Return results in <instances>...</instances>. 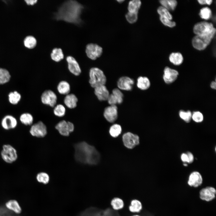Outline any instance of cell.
I'll return each instance as SVG.
<instances>
[{"label": "cell", "instance_id": "cell-7", "mask_svg": "<svg viewBox=\"0 0 216 216\" xmlns=\"http://www.w3.org/2000/svg\"><path fill=\"white\" fill-rule=\"evenodd\" d=\"M215 30L212 23L205 21L196 23L193 28L194 32L196 35L209 34Z\"/></svg>", "mask_w": 216, "mask_h": 216}, {"label": "cell", "instance_id": "cell-2", "mask_svg": "<svg viewBox=\"0 0 216 216\" xmlns=\"http://www.w3.org/2000/svg\"><path fill=\"white\" fill-rule=\"evenodd\" d=\"M74 147V157L77 161L84 164L96 165L100 161V155L94 146L83 141L75 144Z\"/></svg>", "mask_w": 216, "mask_h": 216}, {"label": "cell", "instance_id": "cell-15", "mask_svg": "<svg viewBox=\"0 0 216 216\" xmlns=\"http://www.w3.org/2000/svg\"><path fill=\"white\" fill-rule=\"evenodd\" d=\"M104 116L109 122L112 123L117 119L118 108L116 105H112L106 107L104 112Z\"/></svg>", "mask_w": 216, "mask_h": 216}, {"label": "cell", "instance_id": "cell-43", "mask_svg": "<svg viewBox=\"0 0 216 216\" xmlns=\"http://www.w3.org/2000/svg\"><path fill=\"white\" fill-rule=\"evenodd\" d=\"M127 21L130 23L135 22L138 18V13L128 12L125 15Z\"/></svg>", "mask_w": 216, "mask_h": 216}, {"label": "cell", "instance_id": "cell-8", "mask_svg": "<svg viewBox=\"0 0 216 216\" xmlns=\"http://www.w3.org/2000/svg\"><path fill=\"white\" fill-rule=\"evenodd\" d=\"M29 132L32 136L38 138L43 137L47 133L46 127L42 121H39L31 125Z\"/></svg>", "mask_w": 216, "mask_h": 216}, {"label": "cell", "instance_id": "cell-21", "mask_svg": "<svg viewBox=\"0 0 216 216\" xmlns=\"http://www.w3.org/2000/svg\"><path fill=\"white\" fill-rule=\"evenodd\" d=\"M78 99L77 96L74 93H69L65 96L63 102L65 106L70 109L76 108L77 105Z\"/></svg>", "mask_w": 216, "mask_h": 216}, {"label": "cell", "instance_id": "cell-11", "mask_svg": "<svg viewBox=\"0 0 216 216\" xmlns=\"http://www.w3.org/2000/svg\"><path fill=\"white\" fill-rule=\"evenodd\" d=\"M55 128L62 135L68 136L70 133L74 131V124L70 122L62 120L56 125Z\"/></svg>", "mask_w": 216, "mask_h": 216}, {"label": "cell", "instance_id": "cell-31", "mask_svg": "<svg viewBox=\"0 0 216 216\" xmlns=\"http://www.w3.org/2000/svg\"><path fill=\"white\" fill-rule=\"evenodd\" d=\"M52 59L56 62H60L64 58V55L62 50L60 48L54 49L51 54Z\"/></svg>", "mask_w": 216, "mask_h": 216}, {"label": "cell", "instance_id": "cell-34", "mask_svg": "<svg viewBox=\"0 0 216 216\" xmlns=\"http://www.w3.org/2000/svg\"><path fill=\"white\" fill-rule=\"evenodd\" d=\"M160 3L164 7L169 10H173L176 8L177 2L175 0H161Z\"/></svg>", "mask_w": 216, "mask_h": 216}, {"label": "cell", "instance_id": "cell-47", "mask_svg": "<svg viewBox=\"0 0 216 216\" xmlns=\"http://www.w3.org/2000/svg\"><path fill=\"white\" fill-rule=\"evenodd\" d=\"M186 153L189 159V164H190L193 163L194 161V159L193 154L192 152L189 151H188Z\"/></svg>", "mask_w": 216, "mask_h": 216}, {"label": "cell", "instance_id": "cell-53", "mask_svg": "<svg viewBox=\"0 0 216 216\" xmlns=\"http://www.w3.org/2000/svg\"><path fill=\"white\" fill-rule=\"evenodd\" d=\"M118 2L121 3L123 1H124V0H117V1Z\"/></svg>", "mask_w": 216, "mask_h": 216}, {"label": "cell", "instance_id": "cell-51", "mask_svg": "<svg viewBox=\"0 0 216 216\" xmlns=\"http://www.w3.org/2000/svg\"><path fill=\"white\" fill-rule=\"evenodd\" d=\"M142 216H154L151 213L147 212H145L144 213H143L142 214Z\"/></svg>", "mask_w": 216, "mask_h": 216}, {"label": "cell", "instance_id": "cell-41", "mask_svg": "<svg viewBox=\"0 0 216 216\" xmlns=\"http://www.w3.org/2000/svg\"><path fill=\"white\" fill-rule=\"evenodd\" d=\"M158 14L161 16L170 20L172 19V16L169 11L162 6H159L157 9Z\"/></svg>", "mask_w": 216, "mask_h": 216}, {"label": "cell", "instance_id": "cell-10", "mask_svg": "<svg viewBox=\"0 0 216 216\" xmlns=\"http://www.w3.org/2000/svg\"><path fill=\"white\" fill-rule=\"evenodd\" d=\"M123 144L126 148L132 149L140 143L139 136L130 132L126 133L122 136Z\"/></svg>", "mask_w": 216, "mask_h": 216}, {"label": "cell", "instance_id": "cell-24", "mask_svg": "<svg viewBox=\"0 0 216 216\" xmlns=\"http://www.w3.org/2000/svg\"><path fill=\"white\" fill-rule=\"evenodd\" d=\"M102 211L97 207H91L81 212L78 216H102Z\"/></svg>", "mask_w": 216, "mask_h": 216}, {"label": "cell", "instance_id": "cell-28", "mask_svg": "<svg viewBox=\"0 0 216 216\" xmlns=\"http://www.w3.org/2000/svg\"><path fill=\"white\" fill-rule=\"evenodd\" d=\"M142 206L141 202L137 199H133L130 201L129 206L130 212L134 213H139L142 210Z\"/></svg>", "mask_w": 216, "mask_h": 216}, {"label": "cell", "instance_id": "cell-16", "mask_svg": "<svg viewBox=\"0 0 216 216\" xmlns=\"http://www.w3.org/2000/svg\"><path fill=\"white\" fill-rule=\"evenodd\" d=\"M68 63V68L69 72L75 76H78L82 72L79 64L73 57L68 56L66 58Z\"/></svg>", "mask_w": 216, "mask_h": 216}, {"label": "cell", "instance_id": "cell-27", "mask_svg": "<svg viewBox=\"0 0 216 216\" xmlns=\"http://www.w3.org/2000/svg\"><path fill=\"white\" fill-rule=\"evenodd\" d=\"M21 94L17 91L10 92L8 94V99L9 103L13 105L17 104L21 99Z\"/></svg>", "mask_w": 216, "mask_h": 216}, {"label": "cell", "instance_id": "cell-23", "mask_svg": "<svg viewBox=\"0 0 216 216\" xmlns=\"http://www.w3.org/2000/svg\"><path fill=\"white\" fill-rule=\"evenodd\" d=\"M6 207L8 209L16 214H20L22 211V208L17 201L15 200H10L7 202Z\"/></svg>", "mask_w": 216, "mask_h": 216}, {"label": "cell", "instance_id": "cell-6", "mask_svg": "<svg viewBox=\"0 0 216 216\" xmlns=\"http://www.w3.org/2000/svg\"><path fill=\"white\" fill-rule=\"evenodd\" d=\"M58 97L56 93L52 90L49 89L44 90L40 96V101L43 104L54 108L56 105Z\"/></svg>", "mask_w": 216, "mask_h": 216}, {"label": "cell", "instance_id": "cell-19", "mask_svg": "<svg viewBox=\"0 0 216 216\" xmlns=\"http://www.w3.org/2000/svg\"><path fill=\"white\" fill-rule=\"evenodd\" d=\"M178 75V73L176 70L166 67L164 70L163 79L166 83L169 84L174 82Z\"/></svg>", "mask_w": 216, "mask_h": 216}, {"label": "cell", "instance_id": "cell-30", "mask_svg": "<svg viewBox=\"0 0 216 216\" xmlns=\"http://www.w3.org/2000/svg\"><path fill=\"white\" fill-rule=\"evenodd\" d=\"M170 62L175 65H178L183 62V58L182 54L180 52H172L169 57Z\"/></svg>", "mask_w": 216, "mask_h": 216}, {"label": "cell", "instance_id": "cell-18", "mask_svg": "<svg viewBox=\"0 0 216 216\" xmlns=\"http://www.w3.org/2000/svg\"><path fill=\"white\" fill-rule=\"evenodd\" d=\"M124 95L118 88H115L113 89L111 94H110L107 100L110 105L120 104L123 101Z\"/></svg>", "mask_w": 216, "mask_h": 216}, {"label": "cell", "instance_id": "cell-14", "mask_svg": "<svg viewBox=\"0 0 216 216\" xmlns=\"http://www.w3.org/2000/svg\"><path fill=\"white\" fill-rule=\"evenodd\" d=\"M1 124L3 129L9 130L16 128L18 122L16 118L14 116L7 114L2 118Z\"/></svg>", "mask_w": 216, "mask_h": 216}, {"label": "cell", "instance_id": "cell-37", "mask_svg": "<svg viewBox=\"0 0 216 216\" xmlns=\"http://www.w3.org/2000/svg\"><path fill=\"white\" fill-rule=\"evenodd\" d=\"M37 41L36 39L33 36H29L27 37L24 39V44L26 47L32 49L36 46Z\"/></svg>", "mask_w": 216, "mask_h": 216}, {"label": "cell", "instance_id": "cell-40", "mask_svg": "<svg viewBox=\"0 0 216 216\" xmlns=\"http://www.w3.org/2000/svg\"><path fill=\"white\" fill-rule=\"evenodd\" d=\"M212 14L211 10L208 7L202 8L200 9L199 15L203 19L207 20L211 17Z\"/></svg>", "mask_w": 216, "mask_h": 216}, {"label": "cell", "instance_id": "cell-49", "mask_svg": "<svg viewBox=\"0 0 216 216\" xmlns=\"http://www.w3.org/2000/svg\"><path fill=\"white\" fill-rule=\"evenodd\" d=\"M26 2L27 4L28 5H34L35 4L37 1V0H26L25 1Z\"/></svg>", "mask_w": 216, "mask_h": 216}, {"label": "cell", "instance_id": "cell-3", "mask_svg": "<svg viewBox=\"0 0 216 216\" xmlns=\"http://www.w3.org/2000/svg\"><path fill=\"white\" fill-rule=\"evenodd\" d=\"M89 83L93 88L99 86L105 85L106 82V77L102 70L97 67L90 69L89 72Z\"/></svg>", "mask_w": 216, "mask_h": 216}, {"label": "cell", "instance_id": "cell-46", "mask_svg": "<svg viewBox=\"0 0 216 216\" xmlns=\"http://www.w3.org/2000/svg\"><path fill=\"white\" fill-rule=\"evenodd\" d=\"M180 158L183 163L189 164V159L186 153H182L180 155Z\"/></svg>", "mask_w": 216, "mask_h": 216}, {"label": "cell", "instance_id": "cell-29", "mask_svg": "<svg viewBox=\"0 0 216 216\" xmlns=\"http://www.w3.org/2000/svg\"><path fill=\"white\" fill-rule=\"evenodd\" d=\"M11 75L6 69L0 68V85L7 83L9 82Z\"/></svg>", "mask_w": 216, "mask_h": 216}, {"label": "cell", "instance_id": "cell-5", "mask_svg": "<svg viewBox=\"0 0 216 216\" xmlns=\"http://www.w3.org/2000/svg\"><path fill=\"white\" fill-rule=\"evenodd\" d=\"M1 156L2 160L8 164L14 163L18 157L16 149L12 146L8 144L3 145Z\"/></svg>", "mask_w": 216, "mask_h": 216}, {"label": "cell", "instance_id": "cell-39", "mask_svg": "<svg viewBox=\"0 0 216 216\" xmlns=\"http://www.w3.org/2000/svg\"><path fill=\"white\" fill-rule=\"evenodd\" d=\"M179 115L180 118L186 123L190 122L192 119V113L190 110H180Z\"/></svg>", "mask_w": 216, "mask_h": 216}, {"label": "cell", "instance_id": "cell-54", "mask_svg": "<svg viewBox=\"0 0 216 216\" xmlns=\"http://www.w3.org/2000/svg\"><path fill=\"white\" fill-rule=\"evenodd\" d=\"M132 216H140L136 214V215H132Z\"/></svg>", "mask_w": 216, "mask_h": 216}, {"label": "cell", "instance_id": "cell-4", "mask_svg": "<svg viewBox=\"0 0 216 216\" xmlns=\"http://www.w3.org/2000/svg\"><path fill=\"white\" fill-rule=\"evenodd\" d=\"M216 33V30L211 33L205 35H196L192 39V44L195 49L202 50L209 45Z\"/></svg>", "mask_w": 216, "mask_h": 216}, {"label": "cell", "instance_id": "cell-38", "mask_svg": "<svg viewBox=\"0 0 216 216\" xmlns=\"http://www.w3.org/2000/svg\"><path fill=\"white\" fill-rule=\"evenodd\" d=\"M37 181L40 183L44 184H47L50 180L48 175L44 172H40L38 173L36 176Z\"/></svg>", "mask_w": 216, "mask_h": 216}, {"label": "cell", "instance_id": "cell-50", "mask_svg": "<svg viewBox=\"0 0 216 216\" xmlns=\"http://www.w3.org/2000/svg\"><path fill=\"white\" fill-rule=\"evenodd\" d=\"M211 87L213 89H216V83L215 81H212L210 84Z\"/></svg>", "mask_w": 216, "mask_h": 216}, {"label": "cell", "instance_id": "cell-32", "mask_svg": "<svg viewBox=\"0 0 216 216\" xmlns=\"http://www.w3.org/2000/svg\"><path fill=\"white\" fill-rule=\"evenodd\" d=\"M141 4V2L139 0H133L130 1L128 6V12L138 13Z\"/></svg>", "mask_w": 216, "mask_h": 216}, {"label": "cell", "instance_id": "cell-22", "mask_svg": "<svg viewBox=\"0 0 216 216\" xmlns=\"http://www.w3.org/2000/svg\"><path fill=\"white\" fill-rule=\"evenodd\" d=\"M70 83L65 80H62L58 83L56 89L58 93L62 95H66L70 91L71 87Z\"/></svg>", "mask_w": 216, "mask_h": 216}, {"label": "cell", "instance_id": "cell-48", "mask_svg": "<svg viewBox=\"0 0 216 216\" xmlns=\"http://www.w3.org/2000/svg\"><path fill=\"white\" fill-rule=\"evenodd\" d=\"M198 2L201 4L204 5L207 4L209 5H210L212 2V0H199Z\"/></svg>", "mask_w": 216, "mask_h": 216}, {"label": "cell", "instance_id": "cell-33", "mask_svg": "<svg viewBox=\"0 0 216 216\" xmlns=\"http://www.w3.org/2000/svg\"><path fill=\"white\" fill-rule=\"evenodd\" d=\"M53 112L55 116L58 117H62L65 115L66 109L63 104H58L53 108Z\"/></svg>", "mask_w": 216, "mask_h": 216}, {"label": "cell", "instance_id": "cell-13", "mask_svg": "<svg viewBox=\"0 0 216 216\" xmlns=\"http://www.w3.org/2000/svg\"><path fill=\"white\" fill-rule=\"evenodd\" d=\"M203 182V177L201 174L198 171H195L190 173L187 182L189 186L197 188L202 185Z\"/></svg>", "mask_w": 216, "mask_h": 216}, {"label": "cell", "instance_id": "cell-55", "mask_svg": "<svg viewBox=\"0 0 216 216\" xmlns=\"http://www.w3.org/2000/svg\"><path fill=\"white\" fill-rule=\"evenodd\" d=\"M102 216H103L102 214Z\"/></svg>", "mask_w": 216, "mask_h": 216}, {"label": "cell", "instance_id": "cell-20", "mask_svg": "<svg viewBox=\"0 0 216 216\" xmlns=\"http://www.w3.org/2000/svg\"><path fill=\"white\" fill-rule=\"evenodd\" d=\"M94 93L98 99L100 101L107 100L110 94L105 85H101L94 88Z\"/></svg>", "mask_w": 216, "mask_h": 216}, {"label": "cell", "instance_id": "cell-9", "mask_svg": "<svg viewBox=\"0 0 216 216\" xmlns=\"http://www.w3.org/2000/svg\"><path fill=\"white\" fill-rule=\"evenodd\" d=\"M199 198L201 200L209 202L216 197V189L212 186H207L202 188L199 192Z\"/></svg>", "mask_w": 216, "mask_h": 216}, {"label": "cell", "instance_id": "cell-36", "mask_svg": "<svg viewBox=\"0 0 216 216\" xmlns=\"http://www.w3.org/2000/svg\"><path fill=\"white\" fill-rule=\"evenodd\" d=\"M122 128L121 125L118 124H114L112 125L109 129V133L113 137H118L121 133Z\"/></svg>", "mask_w": 216, "mask_h": 216}, {"label": "cell", "instance_id": "cell-35", "mask_svg": "<svg viewBox=\"0 0 216 216\" xmlns=\"http://www.w3.org/2000/svg\"><path fill=\"white\" fill-rule=\"evenodd\" d=\"M110 204L112 208L116 211L122 209L124 206L123 200L118 197L113 198L111 201Z\"/></svg>", "mask_w": 216, "mask_h": 216}, {"label": "cell", "instance_id": "cell-1", "mask_svg": "<svg viewBox=\"0 0 216 216\" xmlns=\"http://www.w3.org/2000/svg\"><path fill=\"white\" fill-rule=\"evenodd\" d=\"M83 8L81 4L76 1H66L55 13V18L57 20L79 24L81 21L80 17Z\"/></svg>", "mask_w": 216, "mask_h": 216}, {"label": "cell", "instance_id": "cell-44", "mask_svg": "<svg viewBox=\"0 0 216 216\" xmlns=\"http://www.w3.org/2000/svg\"><path fill=\"white\" fill-rule=\"evenodd\" d=\"M204 119L202 113L199 111H195L192 113V119L195 122L200 123Z\"/></svg>", "mask_w": 216, "mask_h": 216}, {"label": "cell", "instance_id": "cell-52", "mask_svg": "<svg viewBox=\"0 0 216 216\" xmlns=\"http://www.w3.org/2000/svg\"><path fill=\"white\" fill-rule=\"evenodd\" d=\"M183 165L185 166H188V164L186 163H184L183 164Z\"/></svg>", "mask_w": 216, "mask_h": 216}, {"label": "cell", "instance_id": "cell-45", "mask_svg": "<svg viewBox=\"0 0 216 216\" xmlns=\"http://www.w3.org/2000/svg\"><path fill=\"white\" fill-rule=\"evenodd\" d=\"M160 19L164 25L170 27L172 28L176 25V23L174 21H172L167 18L160 16Z\"/></svg>", "mask_w": 216, "mask_h": 216}, {"label": "cell", "instance_id": "cell-17", "mask_svg": "<svg viewBox=\"0 0 216 216\" xmlns=\"http://www.w3.org/2000/svg\"><path fill=\"white\" fill-rule=\"evenodd\" d=\"M134 83L133 79L128 76H123L118 80L117 86L120 90L130 91L132 89Z\"/></svg>", "mask_w": 216, "mask_h": 216}, {"label": "cell", "instance_id": "cell-42", "mask_svg": "<svg viewBox=\"0 0 216 216\" xmlns=\"http://www.w3.org/2000/svg\"><path fill=\"white\" fill-rule=\"evenodd\" d=\"M102 214L103 216H121L117 211L110 208L103 210Z\"/></svg>", "mask_w": 216, "mask_h": 216}, {"label": "cell", "instance_id": "cell-12", "mask_svg": "<svg viewBox=\"0 0 216 216\" xmlns=\"http://www.w3.org/2000/svg\"><path fill=\"white\" fill-rule=\"evenodd\" d=\"M86 52L88 58L92 60H95L101 56L103 49L96 44L91 43L86 46Z\"/></svg>", "mask_w": 216, "mask_h": 216}, {"label": "cell", "instance_id": "cell-26", "mask_svg": "<svg viewBox=\"0 0 216 216\" xmlns=\"http://www.w3.org/2000/svg\"><path fill=\"white\" fill-rule=\"evenodd\" d=\"M20 122L26 126L32 125L34 121V118L32 115L28 112L22 113L20 116Z\"/></svg>", "mask_w": 216, "mask_h": 216}, {"label": "cell", "instance_id": "cell-25", "mask_svg": "<svg viewBox=\"0 0 216 216\" xmlns=\"http://www.w3.org/2000/svg\"><path fill=\"white\" fill-rule=\"evenodd\" d=\"M150 82L149 79L146 76H140L137 79V87L142 90L148 89L150 86Z\"/></svg>", "mask_w": 216, "mask_h": 216}]
</instances>
